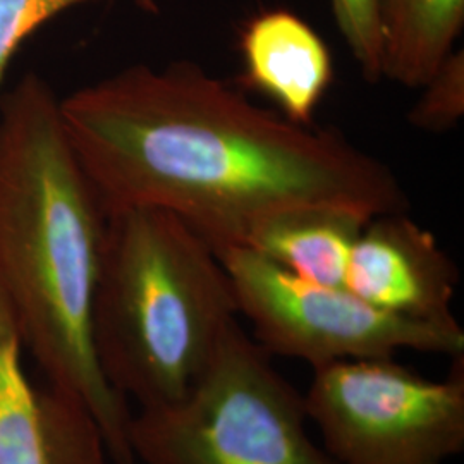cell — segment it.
<instances>
[{
  "mask_svg": "<svg viewBox=\"0 0 464 464\" xmlns=\"http://www.w3.org/2000/svg\"><path fill=\"white\" fill-rule=\"evenodd\" d=\"M61 116L107 212L164 210L216 253L298 208L366 218L408 208L392 170L343 134L258 107L188 61L86 84L61 99Z\"/></svg>",
  "mask_w": 464,
  "mask_h": 464,
  "instance_id": "obj_1",
  "label": "cell"
},
{
  "mask_svg": "<svg viewBox=\"0 0 464 464\" xmlns=\"http://www.w3.org/2000/svg\"><path fill=\"white\" fill-rule=\"evenodd\" d=\"M107 210L38 74L0 97V291L47 382L95 416L111 459L134 463L133 413L105 381L92 314Z\"/></svg>",
  "mask_w": 464,
  "mask_h": 464,
  "instance_id": "obj_2",
  "label": "cell"
},
{
  "mask_svg": "<svg viewBox=\"0 0 464 464\" xmlns=\"http://www.w3.org/2000/svg\"><path fill=\"white\" fill-rule=\"evenodd\" d=\"M214 248L159 208L107 212L92 339L112 389L140 408L183 398L237 320Z\"/></svg>",
  "mask_w": 464,
  "mask_h": 464,
  "instance_id": "obj_3",
  "label": "cell"
},
{
  "mask_svg": "<svg viewBox=\"0 0 464 464\" xmlns=\"http://www.w3.org/2000/svg\"><path fill=\"white\" fill-rule=\"evenodd\" d=\"M303 394L236 320L183 398L140 408L134 463L339 464L308 430Z\"/></svg>",
  "mask_w": 464,
  "mask_h": 464,
  "instance_id": "obj_4",
  "label": "cell"
},
{
  "mask_svg": "<svg viewBox=\"0 0 464 464\" xmlns=\"http://www.w3.org/2000/svg\"><path fill=\"white\" fill-rule=\"evenodd\" d=\"M308 421L339 464H446L464 450V356L433 381L396 356L314 370Z\"/></svg>",
  "mask_w": 464,
  "mask_h": 464,
  "instance_id": "obj_5",
  "label": "cell"
},
{
  "mask_svg": "<svg viewBox=\"0 0 464 464\" xmlns=\"http://www.w3.org/2000/svg\"><path fill=\"white\" fill-rule=\"evenodd\" d=\"M231 279L237 314L270 356L312 366L418 351L464 356L459 322L431 324L385 314L337 285L299 279L262 255L234 246L217 253Z\"/></svg>",
  "mask_w": 464,
  "mask_h": 464,
  "instance_id": "obj_6",
  "label": "cell"
},
{
  "mask_svg": "<svg viewBox=\"0 0 464 464\" xmlns=\"http://www.w3.org/2000/svg\"><path fill=\"white\" fill-rule=\"evenodd\" d=\"M23 337L0 291V464H109L103 433L88 406L24 373Z\"/></svg>",
  "mask_w": 464,
  "mask_h": 464,
  "instance_id": "obj_7",
  "label": "cell"
},
{
  "mask_svg": "<svg viewBox=\"0 0 464 464\" xmlns=\"http://www.w3.org/2000/svg\"><path fill=\"white\" fill-rule=\"evenodd\" d=\"M458 268L430 231L410 217H373L356 237L343 287L385 314L450 324Z\"/></svg>",
  "mask_w": 464,
  "mask_h": 464,
  "instance_id": "obj_8",
  "label": "cell"
},
{
  "mask_svg": "<svg viewBox=\"0 0 464 464\" xmlns=\"http://www.w3.org/2000/svg\"><path fill=\"white\" fill-rule=\"evenodd\" d=\"M245 80L281 107L282 116L310 126L332 82L329 47L315 30L285 9L253 17L241 34Z\"/></svg>",
  "mask_w": 464,
  "mask_h": 464,
  "instance_id": "obj_9",
  "label": "cell"
},
{
  "mask_svg": "<svg viewBox=\"0 0 464 464\" xmlns=\"http://www.w3.org/2000/svg\"><path fill=\"white\" fill-rule=\"evenodd\" d=\"M368 220L344 208H298L260 224L245 248L299 279L343 287L349 253Z\"/></svg>",
  "mask_w": 464,
  "mask_h": 464,
  "instance_id": "obj_10",
  "label": "cell"
},
{
  "mask_svg": "<svg viewBox=\"0 0 464 464\" xmlns=\"http://www.w3.org/2000/svg\"><path fill=\"white\" fill-rule=\"evenodd\" d=\"M463 26L464 0H381L382 78L421 88Z\"/></svg>",
  "mask_w": 464,
  "mask_h": 464,
  "instance_id": "obj_11",
  "label": "cell"
},
{
  "mask_svg": "<svg viewBox=\"0 0 464 464\" xmlns=\"http://www.w3.org/2000/svg\"><path fill=\"white\" fill-rule=\"evenodd\" d=\"M423 93L410 111V122L427 133H444L464 114V52L454 50L421 86Z\"/></svg>",
  "mask_w": 464,
  "mask_h": 464,
  "instance_id": "obj_12",
  "label": "cell"
},
{
  "mask_svg": "<svg viewBox=\"0 0 464 464\" xmlns=\"http://www.w3.org/2000/svg\"><path fill=\"white\" fill-rule=\"evenodd\" d=\"M334 21L368 82L382 80L381 0H331Z\"/></svg>",
  "mask_w": 464,
  "mask_h": 464,
  "instance_id": "obj_13",
  "label": "cell"
},
{
  "mask_svg": "<svg viewBox=\"0 0 464 464\" xmlns=\"http://www.w3.org/2000/svg\"><path fill=\"white\" fill-rule=\"evenodd\" d=\"M99 0H0V90L2 82L19 47L72 7Z\"/></svg>",
  "mask_w": 464,
  "mask_h": 464,
  "instance_id": "obj_14",
  "label": "cell"
}]
</instances>
